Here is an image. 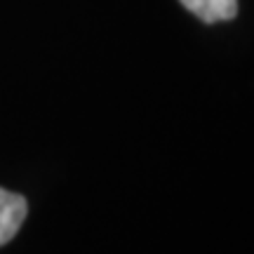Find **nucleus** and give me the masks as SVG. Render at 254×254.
<instances>
[{
	"instance_id": "nucleus-1",
	"label": "nucleus",
	"mask_w": 254,
	"mask_h": 254,
	"mask_svg": "<svg viewBox=\"0 0 254 254\" xmlns=\"http://www.w3.org/2000/svg\"><path fill=\"white\" fill-rule=\"evenodd\" d=\"M28 214V202L24 195L12 193L7 189H0V247L7 245L19 233Z\"/></svg>"
},
{
	"instance_id": "nucleus-2",
	"label": "nucleus",
	"mask_w": 254,
	"mask_h": 254,
	"mask_svg": "<svg viewBox=\"0 0 254 254\" xmlns=\"http://www.w3.org/2000/svg\"><path fill=\"white\" fill-rule=\"evenodd\" d=\"M179 2L205 24L228 21L238 14V0H179Z\"/></svg>"
}]
</instances>
